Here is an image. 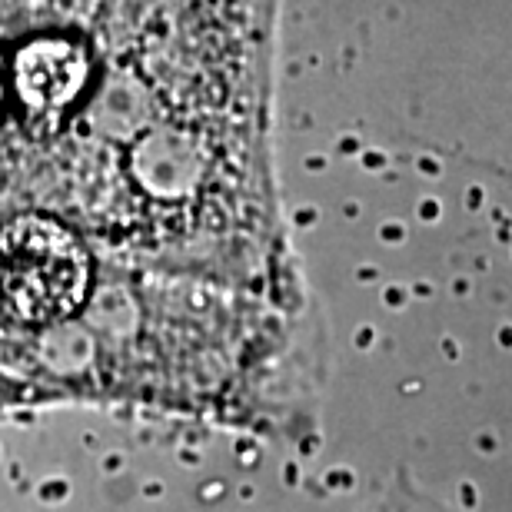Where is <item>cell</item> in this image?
<instances>
[{"mask_svg": "<svg viewBox=\"0 0 512 512\" xmlns=\"http://www.w3.org/2000/svg\"><path fill=\"white\" fill-rule=\"evenodd\" d=\"M280 0H0V207L110 260L303 286L273 163Z\"/></svg>", "mask_w": 512, "mask_h": 512, "instance_id": "cell-1", "label": "cell"}]
</instances>
